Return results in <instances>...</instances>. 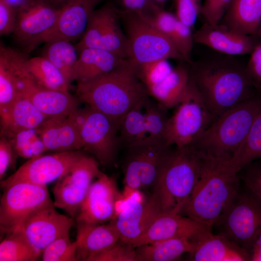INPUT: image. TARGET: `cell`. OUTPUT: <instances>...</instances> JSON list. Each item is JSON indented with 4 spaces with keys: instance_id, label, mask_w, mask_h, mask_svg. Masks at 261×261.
I'll list each match as a JSON object with an SVG mask.
<instances>
[{
    "instance_id": "cell-54",
    "label": "cell",
    "mask_w": 261,
    "mask_h": 261,
    "mask_svg": "<svg viewBox=\"0 0 261 261\" xmlns=\"http://www.w3.org/2000/svg\"><path fill=\"white\" fill-rule=\"evenodd\" d=\"M256 34L261 37V26L259 29Z\"/></svg>"
},
{
    "instance_id": "cell-10",
    "label": "cell",
    "mask_w": 261,
    "mask_h": 261,
    "mask_svg": "<svg viewBox=\"0 0 261 261\" xmlns=\"http://www.w3.org/2000/svg\"><path fill=\"white\" fill-rule=\"evenodd\" d=\"M126 148L127 154L123 165L125 199L139 189L154 187L171 146L159 144Z\"/></svg>"
},
{
    "instance_id": "cell-30",
    "label": "cell",
    "mask_w": 261,
    "mask_h": 261,
    "mask_svg": "<svg viewBox=\"0 0 261 261\" xmlns=\"http://www.w3.org/2000/svg\"><path fill=\"white\" fill-rule=\"evenodd\" d=\"M49 118L29 99L19 94L5 117L1 119V131L15 132L38 129Z\"/></svg>"
},
{
    "instance_id": "cell-48",
    "label": "cell",
    "mask_w": 261,
    "mask_h": 261,
    "mask_svg": "<svg viewBox=\"0 0 261 261\" xmlns=\"http://www.w3.org/2000/svg\"><path fill=\"white\" fill-rule=\"evenodd\" d=\"M247 165L242 179L247 188L261 201V165Z\"/></svg>"
},
{
    "instance_id": "cell-31",
    "label": "cell",
    "mask_w": 261,
    "mask_h": 261,
    "mask_svg": "<svg viewBox=\"0 0 261 261\" xmlns=\"http://www.w3.org/2000/svg\"><path fill=\"white\" fill-rule=\"evenodd\" d=\"M192 244L189 238H176L135 247L136 261H172L185 253H191Z\"/></svg>"
},
{
    "instance_id": "cell-37",
    "label": "cell",
    "mask_w": 261,
    "mask_h": 261,
    "mask_svg": "<svg viewBox=\"0 0 261 261\" xmlns=\"http://www.w3.org/2000/svg\"><path fill=\"white\" fill-rule=\"evenodd\" d=\"M167 110L157 101L154 102L148 97L145 109V130L143 145L165 144V132L169 117Z\"/></svg>"
},
{
    "instance_id": "cell-51",
    "label": "cell",
    "mask_w": 261,
    "mask_h": 261,
    "mask_svg": "<svg viewBox=\"0 0 261 261\" xmlns=\"http://www.w3.org/2000/svg\"><path fill=\"white\" fill-rule=\"evenodd\" d=\"M248 252L250 254V261H261V232L254 240Z\"/></svg>"
},
{
    "instance_id": "cell-20",
    "label": "cell",
    "mask_w": 261,
    "mask_h": 261,
    "mask_svg": "<svg viewBox=\"0 0 261 261\" xmlns=\"http://www.w3.org/2000/svg\"><path fill=\"white\" fill-rule=\"evenodd\" d=\"M103 0H68L59 8L55 25L46 34L44 43L60 39L69 41L80 39L90 16Z\"/></svg>"
},
{
    "instance_id": "cell-40",
    "label": "cell",
    "mask_w": 261,
    "mask_h": 261,
    "mask_svg": "<svg viewBox=\"0 0 261 261\" xmlns=\"http://www.w3.org/2000/svg\"><path fill=\"white\" fill-rule=\"evenodd\" d=\"M173 69L166 59L156 60L136 67L138 75L147 90L162 81Z\"/></svg>"
},
{
    "instance_id": "cell-4",
    "label": "cell",
    "mask_w": 261,
    "mask_h": 261,
    "mask_svg": "<svg viewBox=\"0 0 261 261\" xmlns=\"http://www.w3.org/2000/svg\"><path fill=\"white\" fill-rule=\"evenodd\" d=\"M256 93L219 116L189 145L203 154L230 160L246 138L261 109V84Z\"/></svg>"
},
{
    "instance_id": "cell-47",
    "label": "cell",
    "mask_w": 261,
    "mask_h": 261,
    "mask_svg": "<svg viewBox=\"0 0 261 261\" xmlns=\"http://www.w3.org/2000/svg\"><path fill=\"white\" fill-rule=\"evenodd\" d=\"M18 156L15 153L10 140L0 135V179H2L8 169L15 162Z\"/></svg>"
},
{
    "instance_id": "cell-17",
    "label": "cell",
    "mask_w": 261,
    "mask_h": 261,
    "mask_svg": "<svg viewBox=\"0 0 261 261\" xmlns=\"http://www.w3.org/2000/svg\"><path fill=\"white\" fill-rule=\"evenodd\" d=\"M84 154L77 150L43 154L28 160L14 173L2 181L1 186L4 188L18 182L46 186L68 171Z\"/></svg>"
},
{
    "instance_id": "cell-11",
    "label": "cell",
    "mask_w": 261,
    "mask_h": 261,
    "mask_svg": "<svg viewBox=\"0 0 261 261\" xmlns=\"http://www.w3.org/2000/svg\"><path fill=\"white\" fill-rule=\"evenodd\" d=\"M0 200V228L7 234L19 229L32 212L53 203L46 186L18 182L5 188Z\"/></svg>"
},
{
    "instance_id": "cell-5",
    "label": "cell",
    "mask_w": 261,
    "mask_h": 261,
    "mask_svg": "<svg viewBox=\"0 0 261 261\" xmlns=\"http://www.w3.org/2000/svg\"><path fill=\"white\" fill-rule=\"evenodd\" d=\"M203 156L189 145L171 148L153 188L162 213L180 214L199 180Z\"/></svg>"
},
{
    "instance_id": "cell-39",
    "label": "cell",
    "mask_w": 261,
    "mask_h": 261,
    "mask_svg": "<svg viewBox=\"0 0 261 261\" xmlns=\"http://www.w3.org/2000/svg\"><path fill=\"white\" fill-rule=\"evenodd\" d=\"M76 243L69 235L59 237L50 243L43 251L44 261H76Z\"/></svg>"
},
{
    "instance_id": "cell-53",
    "label": "cell",
    "mask_w": 261,
    "mask_h": 261,
    "mask_svg": "<svg viewBox=\"0 0 261 261\" xmlns=\"http://www.w3.org/2000/svg\"><path fill=\"white\" fill-rule=\"evenodd\" d=\"M49 1H51L53 2H56L58 3H62V4L68 0H48Z\"/></svg>"
},
{
    "instance_id": "cell-32",
    "label": "cell",
    "mask_w": 261,
    "mask_h": 261,
    "mask_svg": "<svg viewBox=\"0 0 261 261\" xmlns=\"http://www.w3.org/2000/svg\"><path fill=\"white\" fill-rule=\"evenodd\" d=\"M42 56L53 63L71 85L75 80V72L79 53L75 45L64 39H54L45 43Z\"/></svg>"
},
{
    "instance_id": "cell-45",
    "label": "cell",
    "mask_w": 261,
    "mask_h": 261,
    "mask_svg": "<svg viewBox=\"0 0 261 261\" xmlns=\"http://www.w3.org/2000/svg\"><path fill=\"white\" fill-rule=\"evenodd\" d=\"M200 0H177L176 17L184 24L191 27L196 20L200 9Z\"/></svg>"
},
{
    "instance_id": "cell-34",
    "label": "cell",
    "mask_w": 261,
    "mask_h": 261,
    "mask_svg": "<svg viewBox=\"0 0 261 261\" xmlns=\"http://www.w3.org/2000/svg\"><path fill=\"white\" fill-rule=\"evenodd\" d=\"M27 69L30 78L40 86L54 90L69 91L70 84L64 75L43 56L29 59Z\"/></svg>"
},
{
    "instance_id": "cell-9",
    "label": "cell",
    "mask_w": 261,
    "mask_h": 261,
    "mask_svg": "<svg viewBox=\"0 0 261 261\" xmlns=\"http://www.w3.org/2000/svg\"><path fill=\"white\" fill-rule=\"evenodd\" d=\"M83 148L101 164L114 162L121 146L119 127L104 114L87 106L76 112Z\"/></svg>"
},
{
    "instance_id": "cell-57",
    "label": "cell",
    "mask_w": 261,
    "mask_h": 261,
    "mask_svg": "<svg viewBox=\"0 0 261 261\" xmlns=\"http://www.w3.org/2000/svg\"><path fill=\"white\" fill-rule=\"evenodd\" d=\"M260 158H261V157H260Z\"/></svg>"
},
{
    "instance_id": "cell-49",
    "label": "cell",
    "mask_w": 261,
    "mask_h": 261,
    "mask_svg": "<svg viewBox=\"0 0 261 261\" xmlns=\"http://www.w3.org/2000/svg\"><path fill=\"white\" fill-rule=\"evenodd\" d=\"M247 68L254 82L261 84V44L258 43L250 53Z\"/></svg>"
},
{
    "instance_id": "cell-23",
    "label": "cell",
    "mask_w": 261,
    "mask_h": 261,
    "mask_svg": "<svg viewBox=\"0 0 261 261\" xmlns=\"http://www.w3.org/2000/svg\"><path fill=\"white\" fill-rule=\"evenodd\" d=\"M194 42L231 56L250 54L258 44L252 35L239 33L222 24H204L193 34Z\"/></svg>"
},
{
    "instance_id": "cell-7",
    "label": "cell",
    "mask_w": 261,
    "mask_h": 261,
    "mask_svg": "<svg viewBox=\"0 0 261 261\" xmlns=\"http://www.w3.org/2000/svg\"><path fill=\"white\" fill-rule=\"evenodd\" d=\"M213 227L218 233L248 251L261 232V201L248 189H239Z\"/></svg>"
},
{
    "instance_id": "cell-27",
    "label": "cell",
    "mask_w": 261,
    "mask_h": 261,
    "mask_svg": "<svg viewBox=\"0 0 261 261\" xmlns=\"http://www.w3.org/2000/svg\"><path fill=\"white\" fill-rule=\"evenodd\" d=\"M79 53L75 72L77 84L88 82L110 72L124 59L99 48H86Z\"/></svg>"
},
{
    "instance_id": "cell-26",
    "label": "cell",
    "mask_w": 261,
    "mask_h": 261,
    "mask_svg": "<svg viewBox=\"0 0 261 261\" xmlns=\"http://www.w3.org/2000/svg\"><path fill=\"white\" fill-rule=\"evenodd\" d=\"M75 224L77 261H89L92 257L120 239L119 232L113 220L107 224Z\"/></svg>"
},
{
    "instance_id": "cell-19",
    "label": "cell",
    "mask_w": 261,
    "mask_h": 261,
    "mask_svg": "<svg viewBox=\"0 0 261 261\" xmlns=\"http://www.w3.org/2000/svg\"><path fill=\"white\" fill-rule=\"evenodd\" d=\"M25 54L0 44V115L2 119L19 94L23 79L29 77Z\"/></svg>"
},
{
    "instance_id": "cell-24",
    "label": "cell",
    "mask_w": 261,
    "mask_h": 261,
    "mask_svg": "<svg viewBox=\"0 0 261 261\" xmlns=\"http://www.w3.org/2000/svg\"><path fill=\"white\" fill-rule=\"evenodd\" d=\"M212 229L180 214L162 213L133 244L135 247L145 244L176 238H191Z\"/></svg>"
},
{
    "instance_id": "cell-22",
    "label": "cell",
    "mask_w": 261,
    "mask_h": 261,
    "mask_svg": "<svg viewBox=\"0 0 261 261\" xmlns=\"http://www.w3.org/2000/svg\"><path fill=\"white\" fill-rule=\"evenodd\" d=\"M192 250L190 259L195 261H248L249 252L220 234L211 230L197 233L191 238Z\"/></svg>"
},
{
    "instance_id": "cell-38",
    "label": "cell",
    "mask_w": 261,
    "mask_h": 261,
    "mask_svg": "<svg viewBox=\"0 0 261 261\" xmlns=\"http://www.w3.org/2000/svg\"><path fill=\"white\" fill-rule=\"evenodd\" d=\"M0 134L10 140L16 154L24 159L29 160L47 151L37 129L15 132L1 131Z\"/></svg>"
},
{
    "instance_id": "cell-3",
    "label": "cell",
    "mask_w": 261,
    "mask_h": 261,
    "mask_svg": "<svg viewBox=\"0 0 261 261\" xmlns=\"http://www.w3.org/2000/svg\"><path fill=\"white\" fill-rule=\"evenodd\" d=\"M230 160L204 155L199 180L180 214L212 229L239 190Z\"/></svg>"
},
{
    "instance_id": "cell-18",
    "label": "cell",
    "mask_w": 261,
    "mask_h": 261,
    "mask_svg": "<svg viewBox=\"0 0 261 261\" xmlns=\"http://www.w3.org/2000/svg\"><path fill=\"white\" fill-rule=\"evenodd\" d=\"M53 203L41 207L22 222L20 230L31 246L41 255L54 240L69 235L74 219L59 213ZM16 230V231H17Z\"/></svg>"
},
{
    "instance_id": "cell-6",
    "label": "cell",
    "mask_w": 261,
    "mask_h": 261,
    "mask_svg": "<svg viewBox=\"0 0 261 261\" xmlns=\"http://www.w3.org/2000/svg\"><path fill=\"white\" fill-rule=\"evenodd\" d=\"M126 29L130 57L136 67L161 59L183 60L173 42L139 12L117 9Z\"/></svg>"
},
{
    "instance_id": "cell-8",
    "label": "cell",
    "mask_w": 261,
    "mask_h": 261,
    "mask_svg": "<svg viewBox=\"0 0 261 261\" xmlns=\"http://www.w3.org/2000/svg\"><path fill=\"white\" fill-rule=\"evenodd\" d=\"M167 122L165 143L182 148L190 145L215 119L189 78L187 91Z\"/></svg>"
},
{
    "instance_id": "cell-36",
    "label": "cell",
    "mask_w": 261,
    "mask_h": 261,
    "mask_svg": "<svg viewBox=\"0 0 261 261\" xmlns=\"http://www.w3.org/2000/svg\"><path fill=\"white\" fill-rule=\"evenodd\" d=\"M40 256L20 230L6 234L0 244V261H34Z\"/></svg>"
},
{
    "instance_id": "cell-50",
    "label": "cell",
    "mask_w": 261,
    "mask_h": 261,
    "mask_svg": "<svg viewBox=\"0 0 261 261\" xmlns=\"http://www.w3.org/2000/svg\"><path fill=\"white\" fill-rule=\"evenodd\" d=\"M126 10L141 12L148 14V12L153 13L159 8L153 2L148 0H122Z\"/></svg>"
},
{
    "instance_id": "cell-12",
    "label": "cell",
    "mask_w": 261,
    "mask_h": 261,
    "mask_svg": "<svg viewBox=\"0 0 261 261\" xmlns=\"http://www.w3.org/2000/svg\"><path fill=\"white\" fill-rule=\"evenodd\" d=\"M119 17L117 9L110 3L95 10L84 33L75 45L78 52L86 48H99L129 59L128 40L120 27Z\"/></svg>"
},
{
    "instance_id": "cell-56",
    "label": "cell",
    "mask_w": 261,
    "mask_h": 261,
    "mask_svg": "<svg viewBox=\"0 0 261 261\" xmlns=\"http://www.w3.org/2000/svg\"><path fill=\"white\" fill-rule=\"evenodd\" d=\"M149 0V1H151V2H153V0Z\"/></svg>"
},
{
    "instance_id": "cell-44",
    "label": "cell",
    "mask_w": 261,
    "mask_h": 261,
    "mask_svg": "<svg viewBox=\"0 0 261 261\" xmlns=\"http://www.w3.org/2000/svg\"><path fill=\"white\" fill-rule=\"evenodd\" d=\"M138 12L172 41L178 20L176 16L160 8L149 15Z\"/></svg>"
},
{
    "instance_id": "cell-35",
    "label": "cell",
    "mask_w": 261,
    "mask_h": 261,
    "mask_svg": "<svg viewBox=\"0 0 261 261\" xmlns=\"http://www.w3.org/2000/svg\"><path fill=\"white\" fill-rule=\"evenodd\" d=\"M261 156V109L256 116L245 141L229 160L238 173Z\"/></svg>"
},
{
    "instance_id": "cell-28",
    "label": "cell",
    "mask_w": 261,
    "mask_h": 261,
    "mask_svg": "<svg viewBox=\"0 0 261 261\" xmlns=\"http://www.w3.org/2000/svg\"><path fill=\"white\" fill-rule=\"evenodd\" d=\"M219 24L239 33L256 35L261 26V0H231Z\"/></svg>"
},
{
    "instance_id": "cell-43",
    "label": "cell",
    "mask_w": 261,
    "mask_h": 261,
    "mask_svg": "<svg viewBox=\"0 0 261 261\" xmlns=\"http://www.w3.org/2000/svg\"><path fill=\"white\" fill-rule=\"evenodd\" d=\"M231 0H204L200 13L204 23L215 27L218 25L225 15Z\"/></svg>"
},
{
    "instance_id": "cell-21",
    "label": "cell",
    "mask_w": 261,
    "mask_h": 261,
    "mask_svg": "<svg viewBox=\"0 0 261 261\" xmlns=\"http://www.w3.org/2000/svg\"><path fill=\"white\" fill-rule=\"evenodd\" d=\"M19 94L49 117L69 116L76 111L82 103L76 96L68 91L43 87L29 77L22 80Z\"/></svg>"
},
{
    "instance_id": "cell-2",
    "label": "cell",
    "mask_w": 261,
    "mask_h": 261,
    "mask_svg": "<svg viewBox=\"0 0 261 261\" xmlns=\"http://www.w3.org/2000/svg\"><path fill=\"white\" fill-rule=\"evenodd\" d=\"M76 97L82 103L104 114L118 126L126 114L149 96L136 67L123 59L110 72L88 82L77 84Z\"/></svg>"
},
{
    "instance_id": "cell-15",
    "label": "cell",
    "mask_w": 261,
    "mask_h": 261,
    "mask_svg": "<svg viewBox=\"0 0 261 261\" xmlns=\"http://www.w3.org/2000/svg\"><path fill=\"white\" fill-rule=\"evenodd\" d=\"M114 178L102 173L92 182L75 218V223L103 224L116 218L124 201Z\"/></svg>"
},
{
    "instance_id": "cell-16",
    "label": "cell",
    "mask_w": 261,
    "mask_h": 261,
    "mask_svg": "<svg viewBox=\"0 0 261 261\" xmlns=\"http://www.w3.org/2000/svg\"><path fill=\"white\" fill-rule=\"evenodd\" d=\"M124 203L113 221L120 239L132 245L162 212L154 191L146 196L135 191Z\"/></svg>"
},
{
    "instance_id": "cell-14",
    "label": "cell",
    "mask_w": 261,
    "mask_h": 261,
    "mask_svg": "<svg viewBox=\"0 0 261 261\" xmlns=\"http://www.w3.org/2000/svg\"><path fill=\"white\" fill-rule=\"evenodd\" d=\"M59 8L48 0H30L16 12L13 35L27 53L44 43L46 34L57 20Z\"/></svg>"
},
{
    "instance_id": "cell-1",
    "label": "cell",
    "mask_w": 261,
    "mask_h": 261,
    "mask_svg": "<svg viewBox=\"0 0 261 261\" xmlns=\"http://www.w3.org/2000/svg\"><path fill=\"white\" fill-rule=\"evenodd\" d=\"M187 64L190 79L215 119L257 92L247 64L234 56L216 52Z\"/></svg>"
},
{
    "instance_id": "cell-41",
    "label": "cell",
    "mask_w": 261,
    "mask_h": 261,
    "mask_svg": "<svg viewBox=\"0 0 261 261\" xmlns=\"http://www.w3.org/2000/svg\"><path fill=\"white\" fill-rule=\"evenodd\" d=\"M89 261H136L135 247L120 239L92 257Z\"/></svg>"
},
{
    "instance_id": "cell-55",
    "label": "cell",
    "mask_w": 261,
    "mask_h": 261,
    "mask_svg": "<svg viewBox=\"0 0 261 261\" xmlns=\"http://www.w3.org/2000/svg\"><path fill=\"white\" fill-rule=\"evenodd\" d=\"M155 0L159 2H163L165 1L166 0Z\"/></svg>"
},
{
    "instance_id": "cell-52",
    "label": "cell",
    "mask_w": 261,
    "mask_h": 261,
    "mask_svg": "<svg viewBox=\"0 0 261 261\" xmlns=\"http://www.w3.org/2000/svg\"><path fill=\"white\" fill-rule=\"evenodd\" d=\"M16 11L30 0H5Z\"/></svg>"
},
{
    "instance_id": "cell-46",
    "label": "cell",
    "mask_w": 261,
    "mask_h": 261,
    "mask_svg": "<svg viewBox=\"0 0 261 261\" xmlns=\"http://www.w3.org/2000/svg\"><path fill=\"white\" fill-rule=\"evenodd\" d=\"M16 11L5 0H0V34L13 33L16 23Z\"/></svg>"
},
{
    "instance_id": "cell-25",
    "label": "cell",
    "mask_w": 261,
    "mask_h": 261,
    "mask_svg": "<svg viewBox=\"0 0 261 261\" xmlns=\"http://www.w3.org/2000/svg\"><path fill=\"white\" fill-rule=\"evenodd\" d=\"M76 111L67 116L49 118L37 129L47 151L61 152L83 148Z\"/></svg>"
},
{
    "instance_id": "cell-42",
    "label": "cell",
    "mask_w": 261,
    "mask_h": 261,
    "mask_svg": "<svg viewBox=\"0 0 261 261\" xmlns=\"http://www.w3.org/2000/svg\"><path fill=\"white\" fill-rule=\"evenodd\" d=\"M172 41L181 55L183 60L187 64L190 63L192 61L191 52L194 42L190 27L178 20Z\"/></svg>"
},
{
    "instance_id": "cell-33",
    "label": "cell",
    "mask_w": 261,
    "mask_h": 261,
    "mask_svg": "<svg viewBox=\"0 0 261 261\" xmlns=\"http://www.w3.org/2000/svg\"><path fill=\"white\" fill-rule=\"evenodd\" d=\"M148 96L137 103L125 116L119 129L121 146L125 148L142 145L145 130V109Z\"/></svg>"
},
{
    "instance_id": "cell-13",
    "label": "cell",
    "mask_w": 261,
    "mask_h": 261,
    "mask_svg": "<svg viewBox=\"0 0 261 261\" xmlns=\"http://www.w3.org/2000/svg\"><path fill=\"white\" fill-rule=\"evenodd\" d=\"M98 161L86 154L57 180L52 191L54 204L74 218L95 178L102 174Z\"/></svg>"
},
{
    "instance_id": "cell-29",
    "label": "cell",
    "mask_w": 261,
    "mask_h": 261,
    "mask_svg": "<svg viewBox=\"0 0 261 261\" xmlns=\"http://www.w3.org/2000/svg\"><path fill=\"white\" fill-rule=\"evenodd\" d=\"M189 82L188 66L181 64L174 68L162 81L147 89L149 95L162 106L175 107L185 96Z\"/></svg>"
}]
</instances>
